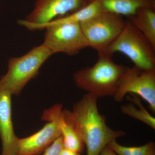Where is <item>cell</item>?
Here are the masks:
<instances>
[{"mask_svg": "<svg viewBox=\"0 0 155 155\" xmlns=\"http://www.w3.org/2000/svg\"><path fill=\"white\" fill-rule=\"evenodd\" d=\"M97 99L87 93L70 111L72 122L86 147L87 155H99L111 141L126 134L108 126L105 117L99 112Z\"/></svg>", "mask_w": 155, "mask_h": 155, "instance_id": "6da1fadb", "label": "cell"}, {"mask_svg": "<svg viewBox=\"0 0 155 155\" xmlns=\"http://www.w3.org/2000/svg\"><path fill=\"white\" fill-rule=\"evenodd\" d=\"M98 54L96 63L75 72L73 79L78 87L97 98L114 97L126 67L114 63L112 57Z\"/></svg>", "mask_w": 155, "mask_h": 155, "instance_id": "7a4b0ae2", "label": "cell"}, {"mask_svg": "<svg viewBox=\"0 0 155 155\" xmlns=\"http://www.w3.org/2000/svg\"><path fill=\"white\" fill-rule=\"evenodd\" d=\"M53 54L43 43L23 56L10 58L8 71L0 79V88L12 95H18L28 81L36 77L43 64Z\"/></svg>", "mask_w": 155, "mask_h": 155, "instance_id": "3957f363", "label": "cell"}, {"mask_svg": "<svg viewBox=\"0 0 155 155\" xmlns=\"http://www.w3.org/2000/svg\"><path fill=\"white\" fill-rule=\"evenodd\" d=\"M116 52L127 56L139 69L155 70V48L128 20L125 21L122 31L104 54L112 58Z\"/></svg>", "mask_w": 155, "mask_h": 155, "instance_id": "277c9868", "label": "cell"}, {"mask_svg": "<svg viewBox=\"0 0 155 155\" xmlns=\"http://www.w3.org/2000/svg\"><path fill=\"white\" fill-rule=\"evenodd\" d=\"M121 15L104 11L80 23L89 47L104 54L118 37L125 25Z\"/></svg>", "mask_w": 155, "mask_h": 155, "instance_id": "5b68a950", "label": "cell"}, {"mask_svg": "<svg viewBox=\"0 0 155 155\" xmlns=\"http://www.w3.org/2000/svg\"><path fill=\"white\" fill-rule=\"evenodd\" d=\"M43 29L46 30L43 43L53 54L63 53L75 55L89 47L80 23H50L44 25Z\"/></svg>", "mask_w": 155, "mask_h": 155, "instance_id": "8992f818", "label": "cell"}, {"mask_svg": "<svg viewBox=\"0 0 155 155\" xmlns=\"http://www.w3.org/2000/svg\"><path fill=\"white\" fill-rule=\"evenodd\" d=\"M128 94L141 97L155 113V70H143L134 66L126 67L113 97L116 102H120Z\"/></svg>", "mask_w": 155, "mask_h": 155, "instance_id": "52a82bcc", "label": "cell"}, {"mask_svg": "<svg viewBox=\"0 0 155 155\" xmlns=\"http://www.w3.org/2000/svg\"><path fill=\"white\" fill-rule=\"evenodd\" d=\"M86 0H36L33 10L20 25L31 30L42 29L54 19L79 10L86 5Z\"/></svg>", "mask_w": 155, "mask_h": 155, "instance_id": "ba28073f", "label": "cell"}, {"mask_svg": "<svg viewBox=\"0 0 155 155\" xmlns=\"http://www.w3.org/2000/svg\"><path fill=\"white\" fill-rule=\"evenodd\" d=\"M62 105L58 104L46 110L42 119L48 122L51 120L57 121L61 130L64 147L81 153L85 146L72 122L70 111L62 110Z\"/></svg>", "mask_w": 155, "mask_h": 155, "instance_id": "9c48e42d", "label": "cell"}, {"mask_svg": "<svg viewBox=\"0 0 155 155\" xmlns=\"http://www.w3.org/2000/svg\"><path fill=\"white\" fill-rule=\"evenodd\" d=\"M61 136L55 120L49 121L40 130L24 138L18 139L16 155H39Z\"/></svg>", "mask_w": 155, "mask_h": 155, "instance_id": "30bf717a", "label": "cell"}, {"mask_svg": "<svg viewBox=\"0 0 155 155\" xmlns=\"http://www.w3.org/2000/svg\"><path fill=\"white\" fill-rule=\"evenodd\" d=\"M12 95L0 88V137L2 155H16L18 137L15 135L12 119Z\"/></svg>", "mask_w": 155, "mask_h": 155, "instance_id": "8fae6325", "label": "cell"}, {"mask_svg": "<svg viewBox=\"0 0 155 155\" xmlns=\"http://www.w3.org/2000/svg\"><path fill=\"white\" fill-rule=\"evenodd\" d=\"M155 8L144 7L138 9L135 14L127 17L137 29L146 37L155 48Z\"/></svg>", "mask_w": 155, "mask_h": 155, "instance_id": "7c38bea8", "label": "cell"}, {"mask_svg": "<svg viewBox=\"0 0 155 155\" xmlns=\"http://www.w3.org/2000/svg\"><path fill=\"white\" fill-rule=\"evenodd\" d=\"M105 11L127 17L142 7L155 8V0H99Z\"/></svg>", "mask_w": 155, "mask_h": 155, "instance_id": "4fadbf2b", "label": "cell"}, {"mask_svg": "<svg viewBox=\"0 0 155 155\" xmlns=\"http://www.w3.org/2000/svg\"><path fill=\"white\" fill-rule=\"evenodd\" d=\"M104 11L99 0H91L89 3L79 10L54 19L48 23L72 22L80 24Z\"/></svg>", "mask_w": 155, "mask_h": 155, "instance_id": "5bb4252c", "label": "cell"}, {"mask_svg": "<svg viewBox=\"0 0 155 155\" xmlns=\"http://www.w3.org/2000/svg\"><path fill=\"white\" fill-rule=\"evenodd\" d=\"M131 94V97L128 96L127 98L133 103L121 106V110L122 113L144 122L153 129H155L154 117L150 115L145 109L137 95L134 94Z\"/></svg>", "mask_w": 155, "mask_h": 155, "instance_id": "9a60e30c", "label": "cell"}, {"mask_svg": "<svg viewBox=\"0 0 155 155\" xmlns=\"http://www.w3.org/2000/svg\"><path fill=\"white\" fill-rule=\"evenodd\" d=\"M108 145L118 155H155V145L153 141L141 146L126 147L119 144L115 140Z\"/></svg>", "mask_w": 155, "mask_h": 155, "instance_id": "2e32d148", "label": "cell"}, {"mask_svg": "<svg viewBox=\"0 0 155 155\" xmlns=\"http://www.w3.org/2000/svg\"><path fill=\"white\" fill-rule=\"evenodd\" d=\"M63 147V139L61 136L44 152L43 155H60Z\"/></svg>", "mask_w": 155, "mask_h": 155, "instance_id": "e0dca14e", "label": "cell"}, {"mask_svg": "<svg viewBox=\"0 0 155 155\" xmlns=\"http://www.w3.org/2000/svg\"><path fill=\"white\" fill-rule=\"evenodd\" d=\"M99 155H118L109 145L106 146Z\"/></svg>", "mask_w": 155, "mask_h": 155, "instance_id": "ac0fdd59", "label": "cell"}, {"mask_svg": "<svg viewBox=\"0 0 155 155\" xmlns=\"http://www.w3.org/2000/svg\"><path fill=\"white\" fill-rule=\"evenodd\" d=\"M60 155H82L80 153L75 152L73 151L63 147L61 150Z\"/></svg>", "mask_w": 155, "mask_h": 155, "instance_id": "d6986e66", "label": "cell"}]
</instances>
